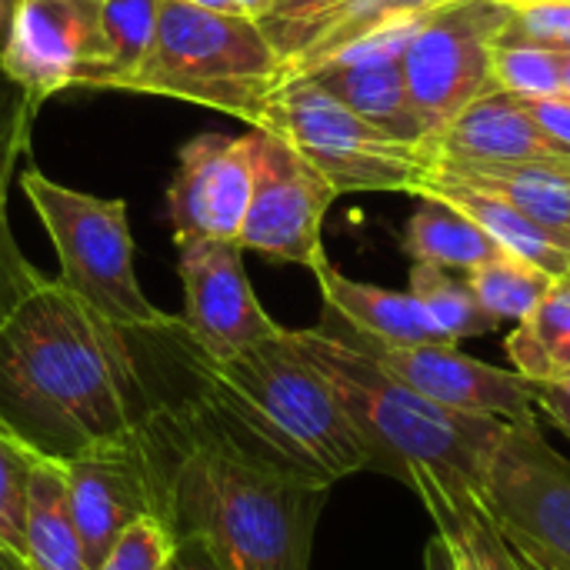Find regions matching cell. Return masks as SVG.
I'll use <instances>...</instances> for the list:
<instances>
[{
	"label": "cell",
	"instance_id": "8d00e7d4",
	"mask_svg": "<svg viewBox=\"0 0 570 570\" xmlns=\"http://www.w3.org/2000/svg\"><path fill=\"white\" fill-rule=\"evenodd\" d=\"M164 570H220V568L204 554V548H200V544H194V541L180 538V548H177L174 561H170Z\"/></svg>",
	"mask_w": 570,
	"mask_h": 570
},
{
	"label": "cell",
	"instance_id": "7bdbcfd3",
	"mask_svg": "<svg viewBox=\"0 0 570 570\" xmlns=\"http://www.w3.org/2000/svg\"><path fill=\"white\" fill-rule=\"evenodd\" d=\"M561 97L570 100V53L561 57Z\"/></svg>",
	"mask_w": 570,
	"mask_h": 570
},
{
	"label": "cell",
	"instance_id": "cb8c5ba5",
	"mask_svg": "<svg viewBox=\"0 0 570 570\" xmlns=\"http://www.w3.org/2000/svg\"><path fill=\"white\" fill-rule=\"evenodd\" d=\"M451 0H341L314 30H311V40L307 47L284 63V73L281 80L287 77H297L304 73L307 67H314L317 60H324L327 53H334L337 47L357 40L361 33L381 27V23H391L397 17H411V13H431L438 7H444Z\"/></svg>",
	"mask_w": 570,
	"mask_h": 570
},
{
	"label": "cell",
	"instance_id": "ba28073f",
	"mask_svg": "<svg viewBox=\"0 0 570 570\" xmlns=\"http://www.w3.org/2000/svg\"><path fill=\"white\" fill-rule=\"evenodd\" d=\"M508 20V0H451L431 10L404 47L401 70L431 154L454 117L494 87L491 57Z\"/></svg>",
	"mask_w": 570,
	"mask_h": 570
},
{
	"label": "cell",
	"instance_id": "6da1fadb",
	"mask_svg": "<svg viewBox=\"0 0 570 570\" xmlns=\"http://www.w3.org/2000/svg\"><path fill=\"white\" fill-rule=\"evenodd\" d=\"M140 344V331L43 277L0 317L3 424L53 461L137 438L174 394L160 391Z\"/></svg>",
	"mask_w": 570,
	"mask_h": 570
},
{
	"label": "cell",
	"instance_id": "7402d4cb",
	"mask_svg": "<svg viewBox=\"0 0 570 570\" xmlns=\"http://www.w3.org/2000/svg\"><path fill=\"white\" fill-rule=\"evenodd\" d=\"M404 250L414 264H434L444 271H474L478 264L501 254V247L464 214L438 197H424L407 220Z\"/></svg>",
	"mask_w": 570,
	"mask_h": 570
},
{
	"label": "cell",
	"instance_id": "30bf717a",
	"mask_svg": "<svg viewBox=\"0 0 570 570\" xmlns=\"http://www.w3.org/2000/svg\"><path fill=\"white\" fill-rule=\"evenodd\" d=\"M0 63L33 110L70 87L107 90L114 63L104 0H17Z\"/></svg>",
	"mask_w": 570,
	"mask_h": 570
},
{
	"label": "cell",
	"instance_id": "52a82bcc",
	"mask_svg": "<svg viewBox=\"0 0 570 570\" xmlns=\"http://www.w3.org/2000/svg\"><path fill=\"white\" fill-rule=\"evenodd\" d=\"M257 130L284 137L324 174L337 197L381 190L417 194L434 160L424 147L377 130L307 77H287L274 87Z\"/></svg>",
	"mask_w": 570,
	"mask_h": 570
},
{
	"label": "cell",
	"instance_id": "3957f363",
	"mask_svg": "<svg viewBox=\"0 0 570 570\" xmlns=\"http://www.w3.org/2000/svg\"><path fill=\"white\" fill-rule=\"evenodd\" d=\"M177 351L194 394L264 458L327 488L371 471V454L341 397L287 327L230 361H207L177 321Z\"/></svg>",
	"mask_w": 570,
	"mask_h": 570
},
{
	"label": "cell",
	"instance_id": "e0dca14e",
	"mask_svg": "<svg viewBox=\"0 0 570 570\" xmlns=\"http://www.w3.org/2000/svg\"><path fill=\"white\" fill-rule=\"evenodd\" d=\"M407 488L428 508L434 531L451 544L461 570H521L491 511L468 484L448 481L424 468L411 471Z\"/></svg>",
	"mask_w": 570,
	"mask_h": 570
},
{
	"label": "cell",
	"instance_id": "4316f807",
	"mask_svg": "<svg viewBox=\"0 0 570 570\" xmlns=\"http://www.w3.org/2000/svg\"><path fill=\"white\" fill-rule=\"evenodd\" d=\"M33 461L37 451L27 448L7 424H0V558H7L17 570H27L23 514Z\"/></svg>",
	"mask_w": 570,
	"mask_h": 570
},
{
	"label": "cell",
	"instance_id": "d6986e66",
	"mask_svg": "<svg viewBox=\"0 0 570 570\" xmlns=\"http://www.w3.org/2000/svg\"><path fill=\"white\" fill-rule=\"evenodd\" d=\"M417 194L451 204L458 214H464L471 224H478L501 250L548 271L551 277L570 274V250H564L548 230H541L534 220L518 214L501 197H491V194H484L478 187H468V184H461V180H454V177H448V174H441L434 167H428Z\"/></svg>",
	"mask_w": 570,
	"mask_h": 570
},
{
	"label": "cell",
	"instance_id": "d6a6232c",
	"mask_svg": "<svg viewBox=\"0 0 570 570\" xmlns=\"http://www.w3.org/2000/svg\"><path fill=\"white\" fill-rule=\"evenodd\" d=\"M511 20L501 30L511 40H528L570 53V0H508Z\"/></svg>",
	"mask_w": 570,
	"mask_h": 570
},
{
	"label": "cell",
	"instance_id": "d590c367",
	"mask_svg": "<svg viewBox=\"0 0 570 570\" xmlns=\"http://www.w3.org/2000/svg\"><path fill=\"white\" fill-rule=\"evenodd\" d=\"M534 404H538V421H548L551 428L570 438V374L534 384Z\"/></svg>",
	"mask_w": 570,
	"mask_h": 570
},
{
	"label": "cell",
	"instance_id": "ee69618b",
	"mask_svg": "<svg viewBox=\"0 0 570 570\" xmlns=\"http://www.w3.org/2000/svg\"><path fill=\"white\" fill-rule=\"evenodd\" d=\"M0 570H17V568H13V564H10L7 558H0Z\"/></svg>",
	"mask_w": 570,
	"mask_h": 570
},
{
	"label": "cell",
	"instance_id": "74e56055",
	"mask_svg": "<svg viewBox=\"0 0 570 570\" xmlns=\"http://www.w3.org/2000/svg\"><path fill=\"white\" fill-rule=\"evenodd\" d=\"M424 570H461L458 568V558L451 551V544L434 531V538L428 541L424 548Z\"/></svg>",
	"mask_w": 570,
	"mask_h": 570
},
{
	"label": "cell",
	"instance_id": "ab89813d",
	"mask_svg": "<svg viewBox=\"0 0 570 570\" xmlns=\"http://www.w3.org/2000/svg\"><path fill=\"white\" fill-rule=\"evenodd\" d=\"M13 10H17V0H0V53H3V47H7V37H10Z\"/></svg>",
	"mask_w": 570,
	"mask_h": 570
},
{
	"label": "cell",
	"instance_id": "e575fe53",
	"mask_svg": "<svg viewBox=\"0 0 570 570\" xmlns=\"http://www.w3.org/2000/svg\"><path fill=\"white\" fill-rule=\"evenodd\" d=\"M521 107L538 120L544 134L570 150V100L568 97H518Z\"/></svg>",
	"mask_w": 570,
	"mask_h": 570
},
{
	"label": "cell",
	"instance_id": "7c38bea8",
	"mask_svg": "<svg viewBox=\"0 0 570 570\" xmlns=\"http://www.w3.org/2000/svg\"><path fill=\"white\" fill-rule=\"evenodd\" d=\"M344 341L371 354L401 384L458 414H481L498 421H538L534 384L518 371L484 364L461 354L454 344H377L351 331L337 314L324 307V321Z\"/></svg>",
	"mask_w": 570,
	"mask_h": 570
},
{
	"label": "cell",
	"instance_id": "4dcf8cb0",
	"mask_svg": "<svg viewBox=\"0 0 570 570\" xmlns=\"http://www.w3.org/2000/svg\"><path fill=\"white\" fill-rule=\"evenodd\" d=\"M37 110L30 107L23 87L0 63V214H7V190L17 160L30 150V127Z\"/></svg>",
	"mask_w": 570,
	"mask_h": 570
},
{
	"label": "cell",
	"instance_id": "f35d334b",
	"mask_svg": "<svg viewBox=\"0 0 570 570\" xmlns=\"http://www.w3.org/2000/svg\"><path fill=\"white\" fill-rule=\"evenodd\" d=\"M184 3H194V7H204V10H217V13H244L240 0H184Z\"/></svg>",
	"mask_w": 570,
	"mask_h": 570
},
{
	"label": "cell",
	"instance_id": "44dd1931",
	"mask_svg": "<svg viewBox=\"0 0 570 570\" xmlns=\"http://www.w3.org/2000/svg\"><path fill=\"white\" fill-rule=\"evenodd\" d=\"M27 570H94L73 524L63 461L37 454L27 481L23 514Z\"/></svg>",
	"mask_w": 570,
	"mask_h": 570
},
{
	"label": "cell",
	"instance_id": "9c48e42d",
	"mask_svg": "<svg viewBox=\"0 0 570 570\" xmlns=\"http://www.w3.org/2000/svg\"><path fill=\"white\" fill-rule=\"evenodd\" d=\"M478 498L514 548L548 570H570V461L541 421L504 424Z\"/></svg>",
	"mask_w": 570,
	"mask_h": 570
},
{
	"label": "cell",
	"instance_id": "f1b7e54d",
	"mask_svg": "<svg viewBox=\"0 0 570 570\" xmlns=\"http://www.w3.org/2000/svg\"><path fill=\"white\" fill-rule=\"evenodd\" d=\"M157 27V0H104V30L110 40V80L107 90H120L140 67Z\"/></svg>",
	"mask_w": 570,
	"mask_h": 570
},
{
	"label": "cell",
	"instance_id": "603a6c76",
	"mask_svg": "<svg viewBox=\"0 0 570 570\" xmlns=\"http://www.w3.org/2000/svg\"><path fill=\"white\" fill-rule=\"evenodd\" d=\"M508 357L531 384L570 374V274L558 277L541 304L511 331Z\"/></svg>",
	"mask_w": 570,
	"mask_h": 570
},
{
	"label": "cell",
	"instance_id": "1f68e13d",
	"mask_svg": "<svg viewBox=\"0 0 570 570\" xmlns=\"http://www.w3.org/2000/svg\"><path fill=\"white\" fill-rule=\"evenodd\" d=\"M341 0H274L271 10L257 20L267 33V40L274 43V50L281 53V60H294L307 40L311 30L337 7Z\"/></svg>",
	"mask_w": 570,
	"mask_h": 570
},
{
	"label": "cell",
	"instance_id": "8992f818",
	"mask_svg": "<svg viewBox=\"0 0 570 570\" xmlns=\"http://www.w3.org/2000/svg\"><path fill=\"white\" fill-rule=\"evenodd\" d=\"M20 187L57 250V281L70 294L127 331H164L177 321L154 307L137 281L127 200L83 194L40 170H27Z\"/></svg>",
	"mask_w": 570,
	"mask_h": 570
},
{
	"label": "cell",
	"instance_id": "4fadbf2b",
	"mask_svg": "<svg viewBox=\"0 0 570 570\" xmlns=\"http://www.w3.org/2000/svg\"><path fill=\"white\" fill-rule=\"evenodd\" d=\"M177 274L184 287L180 327L207 361H230L284 331L261 307L237 240H180Z\"/></svg>",
	"mask_w": 570,
	"mask_h": 570
},
{
	"label": "cell",
	"instance_id": "f6af8a7d",
	"mask_svg": "<svg viewBox=\"0 0 570 570\" xmlns=\"http://www.w3.org/2000/svg\"><path fill=\"white\" fill-rule=\"evenodd\" d=\"M0 424H3V417H0Z\"/></svg>",
	"mask_w": 570,
	"mask_h": 570
},
{
	"label": "cell",
	"instance_id": "b9f144b4",
	"mask_svg": "<svg viewBox=\"0 0 570 570\" xmlns=\"http://www.w3.org/2000/svg\"><path fill=\"white\" fill-rule=\"evenodd\" d=\"M240 3H244V13H247V17L261 20V17L271 10V3H274V0H240Z\"/></svg>",
	"mask_w": 570,
	"mask_h": 570
},
{
	"label": "cell",
	"instance_id": "9a60e30c",
	"mask_svg": "<svg viewBox=\"0 0 570 570\" xmlns=\"http://www.w3.org/2000/svg\"><path fill=\"white\" fill-rule=\"evenodd\" d=\"M434 157L478 160V164H541L570 170V150L501 87H491L468 104L434 144Z\"/></svg>",
	"mask_w": 570,
	"mask_h": 570
},
{
	"label": "cell",
	"instance_id": "ac0fdd59",
	"mask_svg": "<svg viewBox=\"0 0 570 570\" xmlns=\"http://www.w3.org/2000/svg\"><path fill=\"white\" fill-rule=\"evenodd\" d=\"M431 167L468 187L501 197L570 250V170L541 164H478L451 157H434Z\"/></svg>",
	"mask_w": 570,
	"mask_h": 570
},
{
	"label": "cell",
	"instance_id": "8fae6325",
	"mask_svg": "<svg viewBox=\"0 0 570 570\" xmlns=\"http://www.w3.org/2000/svg\"><path fill=\"white\" fill-rule=\"evenodd\" d=\"M337 190L284 137L254 130V190L237 244L281 264L314 267L324 254V217Z\"/></svg>",
	"mask_w": 570,
	"mask_h": 570
},
{
	"label": "cell",
	"instance_id": "484cf974",
	"mask_svg": "<svg viewBox=\"0 0 570 570\" xmlns=\"http://www.w3.org/2000/svg\"><path fill=\"white\" fill-rule=\"evenodd\" d=\"M411 294L428 311V317L438 324V331L444 337H451L454 344L464 341V337H481V334H491V331L501 327L478 304V297L468 287V281L451 277L444 267L414 264L411 267Z\"/></svg>",
	"mask_w": 570,
	"mask_h": 570
},
{
	"label": "cell",
	"instance_id": "60d3db41",
	"mask_svg": "<svg viewBox=\"0 0 570 570\" xmlns=\"http://www.w3.org/2000/svg\"><path fill=\"white\" fill-rule=\"evenodd\" d=\"M504 541H508V538H504ZM508 548H511V554H514V561H518V568H521V570H548L544 564H541V561H534V558H531L528 551L514 548L511 541H508Z\"/></svg>",
	"mask_w": 570,
	"mask_h": 570
},
{
	"label": "cell",
	"instance_id": "2e32d148",
	"mask_svg": "<svg viewBox=\"0 0 570 570\" xmlns=\"http://www.w3.org/2000/svg\"><path fill=\"white\" fill-rule=\"evenodd\" d=\"M311 271L317 277L324 307L361 337L377 344H454L438 331V324L428 317V311L414 301L411 291L401 294L354 281L341 274L327 257H321Z\"/></svg>",
	"mask_w": 570,
	"mask_h": 570
},
{
	"label": "cell",
	"instance_id": "83f0119b",
	"mask_svg": "<svg viewBox=\"0 0 570 570\" xmlns=\"http://www.w3.org/2000/svg\"><path fill=\"white\" fill-rule=\"evenodd\" d=\"M561 57L551 47L501 33L491 57V80L514 97H561Z\"/></svg>",
	"mask_w": 570,
	"mask_h": 570
},
{
	"label": "cell",
	"instance_id": "ffe728a7",
	"mask_svg": "<svg viewBox=\"0 0 570 570\" xmlns=\"http://www.w3.org/2000/svg\"><path fill=\"white\" fill-rule=\"evenodd\" d=\"M327 94H334L341 104H347L357 117L374 124L377 130L391 134L394 140L428 147L424 124L411 104L401 60H381V63H351V67H317L304 73ZM434 157V154H431Z\"/></svg>",
	"mask_w": 570,
	"mask_h": 570
},
{
	"label": "cell",
	"instance_id": "5b68a950",
	"mask_svg": "<svg viewBox=\"0 0 570 570\" xmlns=\"http://www.w3.org/2000/svg\"><path fill=\"white\" fill-rule=\"evenodd\" d=\"M281 73L284 60L254 17L157 0L154 40L120 90L210 107L257 130Z\"/></svg>",
	"mask_w": 570,
	"mask_h": 570
},
{
	"label": "cell",
	"instance_id": "d4e9b609",
	"mask_svg": "<svg viewBox=\"0 0 570 570\" xmlns=\"http://www.w3.org/2000/svg\"><path fill=\"white\" fill-rule=\"evenodd\" d=\"M558 277H551L548 271L501 250L498 257L478 264L474 271H468V287L474 291L478 304L498 321H511V324H521L538 304L541 297L551 291Z\"/></svg>",
	"mask_w": 570,
	"mask_h": 570
},
{
	"label": "cell",
	"instance_id": "277c9868",
	"mask_svg": "<svg viewBox=\"0 0 570 570\" xmlns=\"http://www.w3.org/2000/svg\"><path fill=\"white\" fill-rule=\"evenodd\" d=\"M287 334L341 397L371 454V471L407 484L411 471L424 468L481 494L508 421L431 404L327 324Z\"/></svg>",
	"mask_w": 570,
	"mask_h": 570
},
{
	"label": "cell",
	"instance_id": "7a4b0ae2",
	"mask_svg": "<svg viewBox=\"0 0 570 570\" xmlns=\"http://www.w3.org/2000/svg\"><path fill=\"white\" fill-rule=\"evenodd\" d=\"M174 428L177 538L200 544L220 570H311L331 488L264 458L227 431L194 394L187 371L174 397Z\"/></svg>",
	"mask_w": 570,
	"mask_h": 570
},
{
	"label": "cell",
	"instance_id": "5bb4252c",
	"mask_svg": "<svg viewBox=\"0 0 570 570\" xmlns=\"http://www.w3.org/2000/svg\"><path fill=\"white\" fill-rule=\"evenodd\" d=\"M254 190V134H197L177 150L167 184L174 244L190 237L237 240Z\"/></svg>",
	"mask_w": 570,
	"mask_h": 570
},
{
	"label": "cell",
	"instance_id": "836d02e7",
	"mask_svg": "<svg viewBox=\"0 0 570 570\" xmlns=\"http://www.w3.org/2000/svg\"><path fill=\"white\" fill-rule=\"evenodd\" d=\"M43 277H47V274H40V271L27 261V254L17 247L7 214H0V317H3L27 291H33Z\"/></svg>",
	"mask_w": 570,
	"mask_h": 570
},
{
	"label": "cell",
	"instance_id": "f546056e",
	"mask_svg": "<svg viewBox=\"0 0 570 570\" xmlns=\"http://www.w3.org/2000/svg\"><path fill=\"white\" fill-rule=\"evenodd\" d=\"M180 548L177 531L160 518L134 521L94 570H164Z\"/></svg>",
	"mask_w": 570,
	"mask_h": 570
}]
</instances>
